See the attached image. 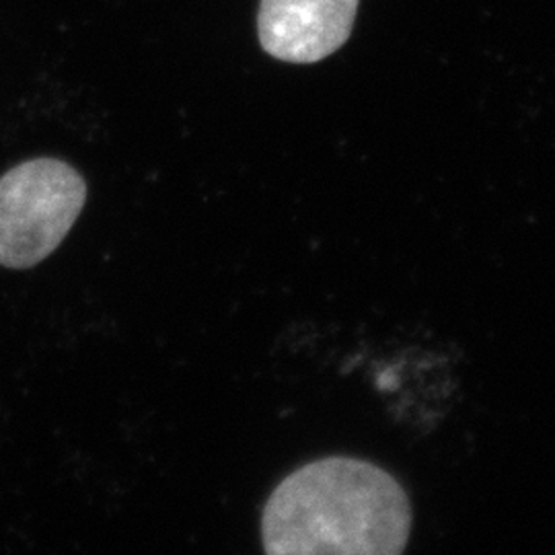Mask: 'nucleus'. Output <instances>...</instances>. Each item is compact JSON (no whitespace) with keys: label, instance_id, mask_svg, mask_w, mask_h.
Instances as JSON below:
<instances>
[{"label":"nucleus","instance_id":"obj_1","mask_svg":"<svg viewBox=\"0 0 555 555\" xmlns=\"http://www.w3.org/2000/svg\"><path fill=\"white\" fill-rule=\"evenodd\" d=\"M412 506L396 477L369 461L327 456L298 467L263 508L266 555H401Z\"/></svg>","mask_w":555,"mask_h":555},{"label":"nucleus","instance_id":"obj_2","mask_svg":"<svg viewBox=\"0 0 555 555\" xmlns=\"http://www.w3.org/2000/svg\"><path fill=\"white\" fill-rule=\"evenodd\" d=\"M87 202V183L59 159L25 160L0 178V266L27 270L52 256Z\"/></svg>","mask_w":555,"mask_h":555},{"label":"nucleus","instance_id":"obj_3","mask_svg":"<svg viewBox=\"0 0 555 555\" xmlns=\"http://www.w3.org/2000/svg\"><path fill=\"white\" fill-rule=\"evenodd\" d=\"M360 0H261L258 36L272 59L315 64L352 36Z\"/></svg>","mask_w":555,"mask_h":555}]
</instances>
